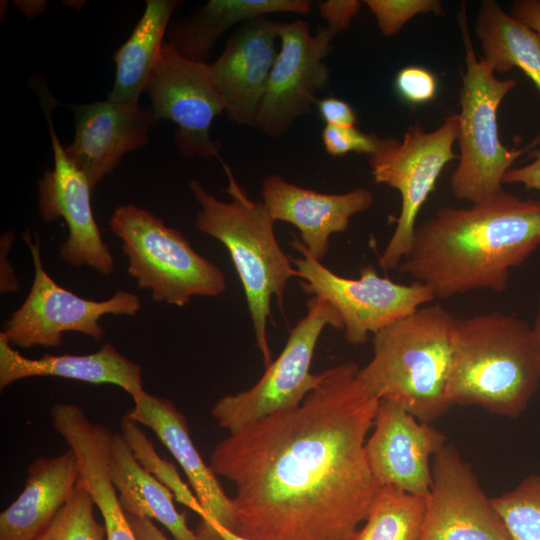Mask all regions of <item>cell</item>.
<instances>
[{
	"instance_id": "obj_43",
	"label": "cell",
	"mask_w": 540,
	"mask_h": 540,
	"mask_svg": "<svg viewBox=\"0 0 540 540\" xmlns=\"http://www.w3.org/2000/svg\"><path fill=\"white\" fill-rule=\"evenodd\" d=\"M532 327H533L535 336L537 338V341H538V343L540 345V306L538 308V311H537V314H536V317H535V321H534V325Z\"/></svg>"
},
{
	"instance_id": "obj_3",
	"label": "cell",
	"mask_w": 540,
	"mask_h": 540,
	"mask_svg": "<svg viewBox=\"0 0 540 540\" xmlns=\"http://www.w3.org/2000/svg\"><path fill=\"white\" fill-rule=\"evenodd\" d=\"M540 383V345L533 327L502 312L456 318L448 381L453 405H477L517 417Z\"/></svg>"
},
{
	"instance_id": "obj_29",
	"label": "cell",
	"mask_w": 540,
	"mask_h": 540,
	"mask_svg": "<svg viewBox=\"0 0 540 540\" xmlns=\"http://www.w3.org/2000/svg\"><path fill=\"white\" fill-rule=\"evenodd\" d=\"M509 540H540V475L525 478L516 488L492 498Z\"/></svg>"
},
{
	"instance_id": "obj_24",
	"label": "cell",
	"mask_w": 540,
	"mask_h": 540,
	"mask_svg": "<svg viewBox=\"0 0 540 540\" xmlns=\"http://www.w3.org/2000/svg\"><path fill=\"white\" fill-rule=\"evenodd\" d=\"M308 0H210L187 19L169 25L167 41L184 57L206 63L216 41L230 28L270 13H310Z\"/></svg>"
},
{
	"instance_id": "obj_28",
	"label": "cell",
	"mask_w": 540,
	"mask_h": 540,
	"mask_svg": "<svg viewBox=\"0 0 540 540\" xmlns=\"http://www.w3.org/2000/svg\"><path fill=\"white\" fill-rule=\"evenodd\" d=\"M78 460L81 479L103 518L106 540H138L108 472V449L88 447L78 454Z\"/></svg>"
},
{
	"instance_id": "obj_15",
	"label": "cell",
	"mask_w": 540,
	"mask_h": 540,
	"mask_svg": "<svg viewBox=\"0 0 540 540\" xmlns=\"http://www.w3.org/2000/svg\"><path fill=\"white\" fill-rule=\"evenodd\" d=\"M420 540H509L470 464L451 444L434 456Z\"/></svg>"
},
{
	"instance_id": "obj_33",
	"label": "cell",
	"mask_w": 540,
	"mask_h": 540,
	"mask_svg": "<svg viewBox=\"0 0 540 540\" xmlns=\"http://www.w3.org/2000/svg\"><path fill=\"white\" fill-rule=\"evenodd\" d=\"M326 152L334 157L348 152L373 154L378 146L379 137L367 134L356 127H338L325 125L321 134Z\"/></svg>"
},
{
	"instance_id": "obj_41",
	"label": "cell",
	"mask_w": 540,
	"mask_h": 540,
	"mask_svg": "<svg viewBox=\"0 0 540 540\" xmlns=\"http://www.w3.org/2000/svg\"><path fill=\"white\" fill-rule=\"evenodd\" d=\"M17 9L22 12L27 18H34L45 11L46 1H14Z\"/></svg>"
},
{
	"instance_id": "obj_12",
	"label": "cell",
	"mask_w": 540,
	"mask_h": 540,
	"mask_svg": "<svg viewBox=\"0 0 540 540\" xmlns=\"http://www.w3.org/2000/svg\"><path fill=\"white\" fill-rule=\"evenodd\" d=\"M144 92L157 119L177 125L175 145L183 157L220 158V146L210 135L214 119L225 111L210 64L182 56L165 41Z\"/></svg>"
},
{
	"instance_id": "obj_25",
	"label": "cell",
	"mask_w": 540,
	"mask_h": 540,
	"mask_svg": "<svg viewBox=\"0 0 540 540\" xmlns=\"http://www.w3.org/2000/svg\"><path fill=\"white\" fill-rule=\"evenodd\" d=\"M178 0H147L129 38L114 53L115 80L108 100L139 105L148 77L164 44Z\"/></svg>"
},
{
	"instance_id": "obj_39",
	"label": "cell",
	"mask_w": 540,
	"mask_h": 540,
	"mask_svg": "<svg viewBox=\"0 0 540 540\" xmlns=\"http://www.w3.org/2000/svg\"><path fill=\"white\" fill-rule=\"evenodd\" d=\"M510 15L540 35V0H516L512 3Z\"/></svg>"
},
{
	"instance_id": "obj_20",
	"label": "cell",
	"mask_w": 540,
	"mask_h": 540,
	"mask_svg": "<svg viewBox=\"0 0 540 540\" xmlns=\"http://www.w3.org/2000/svg\"><path fill=\"white\" fill-rule=\"evenodd\" d=\"M261 195L270 216L294 225L301 244L319 261L329 251L330 236L345 231L351 217L368 210L374 202L373 194L365 188L341 194L320 193L289 183L278 174L263 180Z\"/></svg>"
},
{
	"instance_id": "obj_23",
	"label": "cell",
	"mask_w": 540,
	"mask_h": 540,
	"mask_svg": "<svg viewBox=\"0 0 540 540\" xmlns=\"http://www.w3.org/2000/svg\"><path fill=\"white\" fill-rule=\"evenodd\" d=\"M107 465L125 513L158 521L175 540H201L176 509L173 493L140 465L121 433H113Z\"/></svg>"
},
{
	"instance_id": "obj_42",
	"label": "cell",
	"mask_w": 540,
	"mask_h": 540,
	"mask_svg": "<svg viewBox=\"0 0 540 540\" xmlns=\"http://www.w3.org/2000/svg\"><path fill=\"white\" fill-rule=\"evenodd\" d=\"M213 529L222 540H250L235 534L219 524H214Z\"/></svg>"
},
{
	"instance_id": "obj_16",
	"label": "cell",
	"mask_w": 540,
	"mask_h": 540,
	"mask_svg": "<svg viewBox=\"0 0 540 540\" xmlns=\"http://www.w3.org/2000/svg\"><path fill=\"white\" fill-rule=\"evenodd\" d=\"M445 444L441 431L418 420L400 403L384 399L380 400L365 453L381 486L427 497L433 480L430 458Z\"/></svg>"
},
{
	"instance_id": "obj_6",
	"label": "cell",
	"mask_w": 540,
	"mask_h": 540,
	"mask_svg": "<svg viewBox=\"0 0 540 540\" xmlns=\"http://www.w3.org/2000/svg\"><path fill=\"white\" fill-rule=\"evenodd\" d=\"M460 26L466 50V70L460 89L457 140L459 163L451 176L455 198L473 204L502 191L503 176L522 155L540 144V136L521 148H508L499 138L497 111L504 97L516 86L515 79H498L489 63L478 61L467 30L464 11Z\"/></svg>"
},
{
	"instance_id": "obj_17",
	"label": "cell",
	"mask_w": 540,
	"mask_h": 540,
	"mask_svg": "<svg viewBox=\"0 0 540 540\" xmlns=\"http://www.w3.org/2000/svg\"><path fill=\"white\" fill-rule=\"evenodd\" d=\"M75 135L65 151L91 187L110 174L123 157L149 143L157 119L151 107L110 100L71 106Z\"/></svg>"
},
{
	"instance_id": "obj_37",
	"label": "cell",
	"mask_w": 540,
	"mask_h": 540,
	"mask_svg": "<svg viewBox=\"0 0 540 540\" xmlns=\"http://www.w3.org/2000/svg\"><path fill=\"white\" fill-rule=\"evenodd\" d=\"M15 235L12 231H5L0 237V292L1 294L16 293L19 291V281L14 268L8 259Z\"/></svg>"
},
{
	"instance_id": "obj_4",
	"label": "cell",
	"mask_w": 540,
	"mask_h": 540,
	"mask_svg": "<svg viewBox=\"0 0 540 540\" xmlns=\"http://www.w3.org/2000/svg\"><path fill=\"white\" fill-rule=\"evenodd\" d=\"M219 160L228 179L224 192L231 200L221 201L197 180H191L189 187L200 206L195 226L227 248L244 290L257 347L267 367L273 361L267 332L271 299L277 297L282 308L287 283L297 276V271L277 241L276 221L263 202L250 199L231 168Z\"/></svg>"
},
{
	"instance_id": "obj_11",
	"label": "cell",
	"mask_w": 540,
	"mask_h": 540,
	"mask_svg": "<svg viewBox=\"0 0 540 540\" xmlns=\"http://www.w3.org/2000/svg\"><path fill=\"white\" fill-rule=\"evenodd\" d=\"M301 257L291 258L308 294L327 300L340 315L346 340L353 345L364 343L395 322L413 314L435 300L430 287L415 281L396 283L380 276L372 265L360 269L358 279L339 276L312 257L295 238L291 243Z\"/></svg>"
},
{
	"instance_id": "obj_40",
	"label": "cell",
	"mask_w": 540,
	"mask_h": 540,
	"mask_svg": "<svg viewBox=\"0 0 540 540\" xmlns=\"http://www.w3.org/2000/svg\"><path fill=\"white\" fill-rule=\"evenodd\" d=\"M131 528L138 540H169L152 520L127 514Z\"/></svg>"
},
{
	"instance_id": "obj_8",
	"label": "cell",
	"mask_w": 540,
	"mask_h": 540,
	"mask_svg": "<svg viewBox=\"0 0 540 540\" xmlns=\"http://www.w3.org/2000/svg\"><path fill=\"white\" fill-rule=\"evenodd\" d=\"M458 127L459 115L454 114L431 132L415 123L401 140L394 137L378 139L376 151L369 156L371 174L376 183L395 188L401 196L395 230L379 259L382 269L398 268L408 254L419 211L444 166L456 157L453 144L457 140Z\"/></svg>"
},
{
	"instance_id": "obj_21",
	"label": "cell",
	"mask_w": 540,
	"mask_h": 540,
	"mask_svg": "<svg viewBox=\"0 0 540 540\" xmlns=\"http://www.w3.org/2000/svg\"><path fill=\"white\" fill-rule=\"evenodd\" d=\"M25 486L0 514V540H36L74 492L80 478L75 452L36 458L27 468Z\"/></svg>"
},
{
	"instance_id": "obj_10",
	"label": "cell",
	"mask_w": 540,
	"mask_h": 540,
	"mask_svg": "<svg viewBox=\"0 0 540 540\" xmlns=\"http://www.w3.org/2000/svg\"><path fill=\"white\" fill-rule=\"evenodd\" d=\"M23 238L32 256L34 276L28 295L0 332L12 347H59L67 332H78L99 342L105 336L100 324L104 315L135 316L139 312V297L128 291L119 289L110 298L97 301L61 287L43 266L38 234L33 242L26 229Z\"/></svg>"
},
{
	"instance_id": "obj_27",
	"label": "cell",
	"mask_w": 540,
	"mask_h": 540,
	"mask_svg": "<svg viewBox=\"0 0 540 540\" xmlns=\"http://www.w3.org/2000/svg\"><path fill=\"white\" fill-rule=\"evenodd\" d=\"M426 497L381 486L363 528L351 540H420Z\"/></svg>"
},
{
	"instance_id": "obj_38",
	"label": "cell",
	"mask_w": 540,
	"mask_h": 540,
	"mask_svg": "<svg viewBox=\"0 0 540 540\" xmlns=\"http://www.w3.org/2000/svg\"><path fill=\"white\" fill-rule=\"evenodd\" d=\"M534 160L527 165L510 168L503 176V183H520L527 190L540 191V149H532Z\"/></svg>"
},
{
	"instance_id": "obj_5",
	"label": "cell",
	"mask_w": 540,
	"mask_h": 540,
	"mask_svg": "<svg viewBox=\"0 0 540 540\" xmlns=\"http://www.w3.org/2000/svg\"><path fill=\"white\" fill-rule=\"evenodd\" d=\"M456 318L442 305L420 307L373 335V356L358 378L379 400L400 403L422 422L451 404L448 381Z\"/></svg>"
},
{
	"instance_id": "obj_19",
	"label": "cell",
	"mask_w": 540,
	"mask_h": 540,
	"mask_svg": "<svg viewBox=\"0 0 540 540\" xmlns=\"http://www.w3.org/2000/svg\"><path fill=\"white\" fill-rule=\"evenodd\" d=\"M134 407L127 416L150 428L166 446L184 471L193 492L204 510L196 530L201 540H222L214 531L219 524L232 530V499L224 492L217 475L205 464L195 447L186 417L167 398L154 396L144 389L131 397Z\"/></svg>"
},
{
	"instance_id": "obj_35",
	"label": "cell",
	"mask_w": 540,
	"mask_h": 540,
	"mask_svg": "<svg viewBox=\"0 0 540 540\" xmlns=\"http://www.w3.org/2000/svg\"><path fill=\"white\" fill-rule=\"evenodd\" d=\"M326 27L334 34L345 30L359 12L361 2L357 0H325L317 2Z\"/></svg>"
},
{
	"instance_id": "obj_26",
	"label": "cell",
	"mask_w": 540,
	"mask_h": 540,
	"mask_svg": "<svg viewBox=\"0 0 540 540\" xmlns=\"http://www.w3.org/2000/svg\"><path fill=\"white\" fill-rule=\"evenodd\" d=\"M475 31L494 72L520 68L540 93V35L492 0L481 2Z\"/></svg>"
},
{
	"instance_id": "obj_14",
	"label": "cell",
	"mask_w": 540,
	"mask_h": 540,
	"mask_svg": "<svg viewBox=\"0 0 540 540\" xmlns=\"http://www.w3.org/2000/svg\"><path fill=\"white\" fill-rule=\"evenodd\" d=\"M48 123L54 165L38 181V211L44 223L63 219L68 234L60 245L59 256L72 267L88 266L103 276L115 269L114 258L102 239L94 218L91 196L93 188L86 176L68 157L52 121L53 100L42 99Z\"/></svg>"
},
{
	"instance_id": "obj_1",
	"label": "cell",
	"mask_w": 540,
	"mask_h": 540,
	"mask_svg": "<svg viewBox=\"0 0 540 540\" xmlns=\"http://www.w3.org/2000/svg\"><path fill=\"white\" fill-rule=\"evenodd\" d=\"M345 362L296 408L218 442L216 475L236 488L232 532L250 540H351L381 488L365 453L380 400Z\"/></svg>"
},
{
	"instance_id": "obj_36",
	"label": "cell",
	"mask_w": 540,
	"mask_h": 540,
	"mask_svg": "<svg viewBox=\"0 0 540 540\" xmlns=\"http://www.w3.org/2000/svg\"><path fill=\"white\" fill-rule=\"evenodd\" d=\"M316 106L326 125L355 127L357 117L347 102L335 97H326L318 100Z\"/></svg>"
},
{
	"instance_id": "obj_7",
	"label": "cell",
	"mask_w": 540,
	"mask_h": 540,
	"mask_svg": "<svg viewBox=\"0 0 540 540\" xmlns=\"http://www.w3.org/2000/svg\"><path fill=\"white\" fill-rule=\"evenodd\" d=\"M121 240L128 273L155 302L185 306L194 297H216L226 289L224 273L196 252L186 237L135 204L116 207L108 220Z\"/></svg>"
},
{
	"instance_id": "obj_9",
	"label": "cell",
	"mask_w": 540,
	"mask_h": 540,
	"mask_svg": "<svg viewBox=\"0 0 540 540\" xmlns=\"http://www.w3.org/2000/svg\"><path fill=\"white\" fill-rule=\"evenodd\" d=\"M344 329L342 319L324 298L313 295L305 316L291 329L286 344L250 389L221 397L212 407L217 424L229 433L272 414L298 407L321 382L310 367L323 330Z\"/></svg>"
},
{
	"instance_id": "obj_31",
	"label": "cell",
	"mask_w": 540,
	"mask_h": 540,
	"mask_svg": "<svg viewBox=\"0 0 540 540\" xmlns=\"http://www.w3.org/2000/svg\"><path fill=\"white\" fill-rule=\"evenodd\" d=\"M94 506L80 478L69 500L36 540H106L105 526L97 521Z\"/></svg>"
},
{
	"instance_id": "obj_32",
	"label": "cell",
	"mask_w": 540,
	"mask_h": 540,
	"mask_svg": "<svg viewBox=\"0 0 540 540\" xmlns=\"http://www.w3.org/2000/svg\"><path fill=\"white\" fill-rule=\"evenodd\" d=\"M364 3L375 16L380 32L393 36L415 15L442 13V4L437 0H366Z\"/></svg>"
},
{
	"instance_id": "obj_34",
	"label": "cell",
	"mask_w": 540,
	"mask_h": 540,
	"mask_svg": "<svg viewBox=\"0 0 540 540\" xmlns=\"http://www.w3.org/2000/svg\"><path fill=\"white\" fill-rule=\"evenodd\" d=\"M395 87L405 101L421 104L435 97L437 80L434 74L424 67L407 66L397 73Z\"/></svg>"
},
{
	"instance_id": "obj_18",
	"label": "cell",
	"mask_w": 540,
	"mask_h": 540,
	"mask_svg": "<svg viewBox=\"0 0 540 540\" xmlns=\"http://www.w3.org/2000/svg\"><path fill=\"white\" fill-rule=\"evenodd\" d=\"M278 22L266 16L240 24L210 64L213 82L232 122L257 126V116L277 58Z\"/></svg>"
},
{
	"instance_id": "obj_13",
	"label": "cell",
	"mask_w": 540,
	"mask_h": 540,
	"mask_svg": "<svg viewBox=\"0 0 540 540\" xmlns=\"http://www.w3.org/2000/svg\"><path fill=\"white\" fill-rule=\"evenodd\" d=\"M334 36L326 26L311 34L308 23L299 19L278 24L280 50L259 107L256 128L278 138L298 118L311 112L318 92L329 84L324 59L332 50Z\"/></svg>"
},
{
	"instance_id": "obj_2",
	"label": "cell",
	"mask_w": 540,
	"mask_h": 540,
	"mask_svg": "<svg viewBox=\"0 0 540 540\" xmlns=\"http://www.w3.org/2000/svg\"><path fill=\"white\" fill-rule=\"evenodd\" d=\"M540 246V200L500 191L470 208L443 207L417 226L401 273L448 299L506 290L510 269Z\"/></svg>"
},
{
	"instance_id": "obj_30",
	"label": "cell",
	"mask_w": 540,
	"mask_h": 540,
	"mask_svg": "<svg viewBox=\"0 0 540 540\" xmlns=\"http://www.w3.org/2000/svg\"><path fill=\"white\" fill-rule=\"evenodd\" d=\"M120 428V433L125 438L140 465L166 486L179 503L185 505L202 518L204 510L194 492L181 479L176 466L158 455L152 441L140 429L139 424L125 414L121 419Z\"/></svg>"
},
{
	"instance_id": "obj_22",
	"label": "cell",
	"mask_w": 540,
	"mask_h": 540,
	"mask_svg": "<svg viewBox=\"0 0 540 540\" xmlns=\"http://www.w3.org/2000/svg\"><path fill=\"white\" fill-rule=\"evenodd\" d=\"M60 377L91 384H113L131 397L143 390L141 366L104 343L91 354H45L32 359L23 356L0 335V389L31 377Z\"/></svg>"
}]
</instances>
